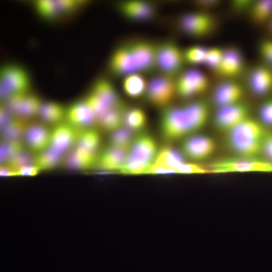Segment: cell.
Listing matches in <instances>:
<instances>
[{
    "mask_svg": "<svg viewBox=\"0 0 272 272\" xmlns=\"http://www.w3.org/2000/svg\"><path fill=\"white\" fill-rule=\"evenodd\" d=\"M209 113L208 106L201 101L167 107L160 116L161 136L167 142H173L194 135L205 127Z\"/></svg>",
    "mask_w": 272,
    "mask_h": 272,
    "instance_id": "cell-1",
    "label": "cell"
},
{
    "mask_svg": "<svg viewBox=\"0 0 272 272\" xmlns=\"http://www.w3.org/2000/svg\"><path fill=\"white\" fill-rule=\"evenodd\" d=\"M156 48L151 43L140 41L115 50L109 61L115 75H128L151 71L156 64Z\"/></svg>",
    "mask_w": 272,
    "mask_h": 272,
    "instance_id": "cell-2",
    "label": "cell"
},
{
    "mask_svg": "<svg viewBox=\"0 0 272 272\" xmlns=\"http://www.w3.org/2000/svg\"><path fill=\"white\" fill-rule=\"evenodd\" d=\"M231 150L243 158H254L261 153L267 133L262 124L249 117L227 133Z\"/></svg>",
    "mask_w": 272,
    "mask_h": 272,
    "instance_id": "cell-3",
    "label": "cell"
},
{
    "mask_svg": "<svg viewBox=\"0 0 272 272\" xmlns=\"http://www.w3.org/2000/svg\"><path fill=\"white\" fill-rule=\"evenodd\" d=\"M158 151L156 141L152 135L140 134L135 137L129 148L127 160L119 171L127 175L146 174L154 163Z\"/></svg>",
    "mask_w": 272,
    "mask_h": 272,
    "instance_id": "cell-4",
    "label": "cell"
},
{
    "mask_svg": "<svg viewBox=\"0 0 272 272\" xmlns=\"http://www.w3.org/2000/svg\"><path fill=\"white\" fill-rule=\"evenodd\" d=\"M30 80L26 71L14 64L2 67L0 74L1 96L6 100L9 97L29 92Z\"/></svg>",
    "mask_w": 272,
    "mask_h": 272,
    "instance_id": "cell-5",
    "label": "cell"
},
{
    "mask_svg": "<svg viewBox=\"0 0 272 272\" xmlns=\"http://www.w3.org/2000/svg\"><path fill=\"white\" fill-rule=\"evenodd\" d=\"M210 172L215 173L245 172H272V162L253 158L225 159L210 165Z\"/></svg>",
    "mask_w": 272,
    "mask_h": 272,
    "instance_id": "cell-6",
    "label": "cell"
},
{
    "mask_svg": "<svg viewBox=\"0 0 272 272\" xmlns=\"http://www.w3.org/2000/svg\"><path fill=\"white\" fill-rule=\"evenodd\" d=\"M176 93V83L172 77L164 75L153 78L147 85L146 91L148 101L161 107L167 106Z\"/></svg>",
    "mask_w": 272,
    "mask_h": 272,
    "instance_id": "cell-7",
    "label": "cell"
},
{
    "mask_svg": "<svg viewBox=\"0 0 272 272\" xmlns=\"http://www.w3.org/2000/svg\"><path fill=\"white\" fill-rule=\"evenodd\" d=\"M184 60L183 52L173 42H164L156 48V64L164 75L172 77L176 75Z\"/></svg>",
    "mask_w": 272,
    "mask_h": 272,
    "instance_id": "cell-8",
    "label": "cell"
},
{
    "mask_svg": "<svg viewBox=\"0 0 272 272\" xmlns=\"http://www.w3.org/2000/svg\"><path fill=\"white\" fill-rule=\"evenodd\" d=\"M215 140L208 136L192 135L184 139L181 145L183 156L193 162L206 160L215 152Z\"/></svg>",
    "mask_w": 272,
    "mask_h": 272,
    "instance_id": "cell-9",
    "label": "cell"
},
{
    "mask_svg": "<svg viewBox=\"0 0 272 272\" xmlns=\"http://www.w3.org/2000/svg\"><path fill=\"white\" fill-rule=\"evenodd\" d=\"M6 101L13 115L27 120L39 115L42 104L38 96L29 92L12 96Z\"/></svg>",
    "mask_w": 272,
    "mask_h": 272,
    "instance_id": "cell-10",
    "label": "cell"
},
{
    "mask_svg": "<svg viewBox=\"0 0 272 272\" xmlns=\"http://www.w3.org/2000/svg\"><path fill=\"white\" fill-rule=\"evenodd\" d=\"M209 86L207 76L196 69L188 70L182 74L176 83V93L184 98L204 93Z\"/></svg>",
    "mask_w": 272,
    "mask_h": 272,
    "instance_id": "cell-11",
    "label": "cell"
},
{
    "mask_svg": "<svg viewBox=\"0 0 272 272\" xmlns=\"http://www.w3.org/2000/svg\"><path fill=\"white\" fill-rule=\"evenodd\" d=\"M248 108L241 102L219 107L215 116L216 127L227 133L248 118Z\"/></svg>",
    "mask_w": 272,
    "mask_h": 272,
    "instance_id": "cell-12",
    "label": "cell"
},
{
    "mask_svg": "<svg viewBox=\"0 0 272 272\" xmlns=\"http://www.w3.org/2000/svg\"><path fill=\"white\" fill-rule=\"evenodd\" d=\"M179 26L186 34L192 37H201L213 30L214 20L209 14L194 12L184 15L180 19Z\"/></svg>",
    "mask_w": 272,
    "mask_h": 272,
    "instance_id": "cell-13",
    "label": "cell"
},
{
    "mask_svg": "<svg viewBox=\"0 0 272 272\" xmlns=\"http://www.w3.org/2000/svg\"><path fill=\"white\" fill-rule=\"evenodd\" d=\"M85 3L79 1H38L35 7L43 18L53 20L73 13Z\"/></svg>",
    "mask_w": 272,
    "mask_h": 272,
    "instance_id": "cell-14",
    "label": "cell"
},
{
    "mask_svg": "<svg viewBox=\"0 0 272 272\" xmlns=\"http://www.w3.org/2000/svg\"><path fill=\"white\" fill-rule=\"evenodd\" d=\"M80 131L65 121L54 126L51 129L49 147L63 154L76 145Z\"/></svg>",
    "mask_w": 272,
    "mask_h": 272,
    "instance_id": "cell-15",
    "label": "cell"
},
{
    "mask_svg": "<svg viewBox=\"0 0 272 272\" xmlns=\"http://www.w3.org/2000/svg\"><path fill=\"white\" fill-rule=\"evenodd\" d=\"M65 121L78 129L83 130L96 124V118L83 100L73 103L66 108Z\"/></svg>",
    "mask_w": 272,
    "mask_h": 272,
    "instance_id": "cell-16",
    "label": "cell"
},
{
    "mask_svg": "<svg viewBox=\"0 0 272 272\" xmlns=\"http://www.w3.org/2000/svg\"><path fill=\"white\" fill-rule=\"evenodd\" d=\"M129 150L109 145L99 153L95 166L102 170L119 171L127 160Z\"/></svg>",
    "mask_w": 272,
    "mask_h": 272,
    "instance_id": "cell-17",
    "label": "cell"
},
{
    "mask_svg": "<svg viewBox=\"0 0 272 272\" xmlns=\"http://www.w3.org/2000/svg\"><path fill=\"white\" fill-rule=\"evenodd\" d=\"M90 93L107 110L124 104L120 99L114 87L105 79L97 80L93 86Z\"/></svg>",
    "mask_w": 272,
    "mask_h": 272,
    "instance_id": "cell-18",
    "label": "cell"
},
{
    "mask_svg": "<svg viewBox=\"0 0 272 272\" xmlns=\"http://www.w3.org/2000/svg\"><path fill=\"white\" fill-rule=\"evenodd\" d=\"M51 129L41 123H31L24 135L26 144L37 154L50 147Z\"/></svg>",
    "mask_w": 272,
    "mask_h": 272,
    "instance_id": "cell-19",
    "label": "cell"
},
{
    "mask_svg": "<svg viewBox=\"0 0 272 272\" xmlns=\"http://www.w3.org/2000/svg\"><path fill=\"white\" fill-rule=\"evenodd\" d=\"M243 95L242 87L233 82H227L220 85L214 94V100L219 107L240 102Z\"/></svg>",
    "mask_w": 272,
    "mask_h": 272,
    "instance_id": "cell-20",
    "label": "cell"
},
{
    "mask_svg": "<svg viewBox=\"0 0 272 272\" xmlns=\"http://www.w3.org/2000/svg\"><path fill=\"white\" fill-rule=\"evenodd\" d=\"M243 62L241 53L234 48H229L224 50L221 62L216 71L225 77H234L241 71Z\"/></svg>",
    "mask_w": 272,
    "mask_h": 272,
    "instance_id": "cell-21",
    "label": "cell"
},
{
    "mask_svg": "<svg viewBox=\"0 0 272 272\" xmlns=\"http://www.w3.org/2000/svg\"><path fill=\"white\" fill-rule=\"evenodd\" d=\"M121 13L126 18L135 21H145L151 18L155 13L154 7L149 3L128 1L119 5Z\"/></svg>",
    "mask_w": 272,
    "mask_h": 272,
    "instance_id": "cell-22",
    "label": "cell"
},
{
    "mask_svg": "<svg viewBox=\"0 0 272 272\" xmlns=\"http://www.w3.org/2000/svg\"><path fill=\"white\" fill-rule=\"evenodd\" d=\"M98 154L75 146L67 157L66 163L71 168L87 169L96 165Z\"/></svg>",
    "mask_w": 272,
    "mask_h": 272,
    "instance_id": "cell-23",
    "label": "cell"
},
{
    "mask_svg": "<svg viewBox=\"0 0 272 272\" xmlns=\"http://www.w3.org/2000/svg\"><path fill=\"white\" fill-rule=\"evenodd\" d=\"M250 85L256 95H265L272 88V72L265 66H258L251 74Z\"/></svg>",
    "mask_w": 272,
    "mask_h": 272,
    "instance_id": "cell-24",
    "label": "cell"
},
{
    "mask_svg": "<svg viewBox=\"0 0 272 272\" xmlns=\"http://www.w3.org/2000/svg\"><path fill=\"white\" fill-rule=\"evenodd\" d=\"M182 153L175 148L165 146L159 150L152 165L171 169L176 173L178 167L185 162Z\"/></svg>",
    "mask_w": 272,
    "mask_h": 272,
    "instance_id": "cell-25",
    "label": "cell"
},
{
    "mask_svg": "<svg viewBox=\"0 0 272 272\" xmlns=\"http://www.w3.org/2000/svg\"><path fill=\"white\" fill-rule=\"evenodd\" d=\"M126 108L124 104L109 110L97 118L96 124L103 130L114 131L121 126Z\"/></svg>",
    "mask_w": 272,
    "mask_h": 272,
    "instance_id": "cell-26",
    "label": "cell"
},
{
    "mask_svg": "<svg viewBox=\"0 0 272 272\" xmlns=\"http://www.w3.org/2000/svg\"><path fill=\"white\" fill-rule=\"evenodd\" d=\"M66 108L54 102L42 103L39 115L46 123L56 125L65 121Z\"/></svg>",
    "mask_w": 272,
    "mask_h": 272,
    "instance_id": "cell-27",
    "label": "cell"
},
{
    "mask_svg": "<svg viewBox=\"0 0 272 272\" xmlns=\"http://www.w3.org/2000/svg\"><path fill=\"white\" fill-rule=\"evenodd\" d=\"M30 124L28 120L14 116L2 126V137L4 141L21 140L24 137Z\"/></svg>",
    "mask_w": 272,
    "mask_h": 272,
    "instance_id": "cell-28",
    "label": "cell"
},
{
    "mask_svg": "<svg viewBox=\"0 0 272 272\" xmlns=\"http://www.w3.org/2000/svg\"><path fill=\"white\" fill-rule=\"evenodd\" d=\"M123 123L134 132L141 131L147 124V116L145 111L139 107L126 108Z\"/></svg>",
    "mask_w": 272,
    "mask_h": 272,
    "instance_id": "cell-29",
    "label": "cell"
},
{
    "mask_svg": "<svg viewBox=\"0 0 272 272\" xmlns=\"http://www.w3.org/2000/svg\"><path fill=\"white\" fill-rule=\"evenodd\" d=\"M122 86L126 95L135 99L146 93L147 85L143 76L138 74H132L126 76Z\"/></svg>",
    "mask_w": 272,
    "mask_h": 272,
    "instance_id": "cell-30",
    "label": "cell"
},
{
    "mask_svg": "<svg viewBox=\"0 0 272 272\" xmlns=\"http://www.w3.org/2000/svg\"><path fill=\"white\" fill-rule=\"evenodd\" d=\"M101 141L102 138L99 132L94 128H88L80 131L76 146L99 154L98 152Z\"/></svg>",
    "mask_w": 272,
    "mask_h": 272,
    "instance_id": "cell-31",
    "label": "cell"
},
{
    "mask_svg": "<svg viewBox=\"0 0 272 272\" xmlns=\"http://www.w3.org/2000/svg\"><path fill=\"white\" fill-rule=\"evenodd\" d=\"M63 154L49 147L37 154L33 159V164L40 170H50L58 165Z\"/></svg>",
    "mask_w": 272,
    "mask_h": 272,
    "instance_id": "cell-32",
    "label": "cell"
},
{
    "mask_svg": "<svg viewBox=\"0 0 272 272\" xmlns=\"http://www.w3.org/2000/svg\"><path fill=\"white\" fill-rule=\"evenodd\" d=\"M250 16L253 22L262 24L272 19V0L253 2L251 6Z\"/></svg>",
    "mask_w": 272,
    "mask_h": 272,
    "instance_id": "cell-33",
    "label": "cell"
},
{
    "mask_svg": "<svg viewBox=\"0 0 272 272\" xmlns=\"http://www.w3.org/2000/svg\"><path fill=\"white\" fill-rule=\"evenodd\" d=\"M133 132L126 126H121L111 132L109 145L129 149L135 139Z\"/></svg>",
    "mask_w": 272,
    "mask_h": 272,
    "instance_id": "cell-34",
    "label": "cell"
},
{
    "mask_svg": "<svg viewBox=\"0 0 272 272\" xmlns=\"http://www.w3.org/2000/svg\"><path fill=\"white\" fill-rule=\"evenodd\" d=\"M24 151V145L21 140L3 141L1 148V159L6 163Z\"/></svg>",
    "mask_w": 272,
    "mask_h": 272,
    "instance_id": "cell-35",
    "label": "cell"
},
{
    "mask_svg": "<svg viewBox=\"0 0 272 272\" xmlns=\"http://www.w3.org/2000/svg\"><path fill=\"white\" fill-rule=\"evenodd\" d=\"M206 51L207 48L200 46L188 47L183 52L184 60L193 64L204 63Z\"/></svg>",
    "mask_w": 272,
    "mask_h": 272,
    "instance_id": "cell-36",
    "label": "cell"
},
{
    "mask_svg": "<svg viewBox=\"0 0 272 272\" xmlns=\"http://www.w3.org/2000/svg\"><path fill=\"white\" fill-rule=\"evenodd\" d=\"M224 51V50L218 47L207 48L204 63L216 71L221 62Z\"/></svg>",
    "mask_w": 272,
    "mask_h": 272,
    "instance_id": "cell-37",
    "label": "cell"
},
{
    "mask_svg": "<svg viewBox=\"0 0 272 272\" xmlns=\"http://www.w3.org/2000/svg\"><path fill=\"white\" fill-rule=\"evenodd\" d=\"M176 171L177 173L180 174H204L210 172L209 170L199 164L185 162L179 166Z\"/></svg>",
    "mask_w": 272,
    "mask_h": 272,
    "instance_id": "cell-38",
    "label": "cell"
},
{
    "mask_svg": "<svg viewBox=\"0 0 272 272\" xmlns=\"http://www.w3.org/2000/svg\"><path fill=\"white\" fill-rule=\"evenodd\" d=\"M259 116L263 123L272 126V100L262 105L259 110Z\"/></svg>",
    "mask_w": 272,
    "mask_h": 272,
    "instance_id": "cell-39",
    "label": "cell"
},
{
    "mask_svg": "<svg viewBox=\"0 0 272 272\" xmlns=\"http://www.w3.org/2000/svg\"><path fill=\"white\" fill-rule=\"evenodd\" d=\"M259 52L264 60L272 65V40L262 41L259 46Z\"/></svg>",
    "mask_w": 272,
    "mask_h": 272,
    "instance_id": "cell-40",
    "label": "cell"
},
{
    "mask_svg": "<svg viewBox=\"0 0 272 272\" xmlns=\"http://www.w3.org/2000/svg\"><path fill=\"white\" fill-rule=\"evenodd\" d=\"M41 170L35 164L26 165L16 171L17 176H35L39 173Z\"/></svg>",
    "mask_w": 272,
    "mask_h": 272,
    "instance_id": "cell-41",
    "label": "cell"
},
{
    "mask_svg": "<svg viewBox=\"0 0 272 272\" xmlns=\"http://www.w3.org/2000/svg\"><path fill=\"white\" fill-rule=\"evenodd\" d=\"M262 153L265 157L272 161V134H267L264 138L262 147Z\"/></svg>",
    "mask_w": 272,
    "mask_h": 272,
    "instance_id": "cell-42",
    "label": "cell"
},
{
    "mask_svg": "<svg viewBox=\"0 0 272 272\" xmlns=\"http://www.w3.org/2000/svg\"><path fill=\"white\" fill-rule=\"evenodd\" d=\"M220 3L218 1H201L197 2L198 6L203 9H211L216 7Z\"/></svg>",
    "mask_w": 272,
    "mask_h": 272,
    "instance_id": "cell-43",
    "label": "cell"
},
{
    "mask_svg": "<svg viewBox=\"0 0 272 272\" xmlns=\"http://www.w3.org/2000/svg\"><path fill=\"white\" fill-rule=\"evenodd\" d=\"M253 3L249 1H237L233 2V6L237 10L244 9L249 6H251Z\"/></svg>",
    "mask_w": 272,
    "mask_h": 272,
    "instance_id": "cell-44",
    "label": "cell"
},
{
    "mask_svg": "<svg viewBox=\"0 0 272 272\" xmlns=\"http://www.w3.org/2000/svg\"><path fill=\"white\" fill-rule=\"evenodd\" d=\"M269 23L270 30L272 32V19L269 21Z\"/></svg>",
    "mask_w": 272,
    "mask_h": 272,
    "instance_id": "cell-45",
    "label": "cell"
}]
</instances>
